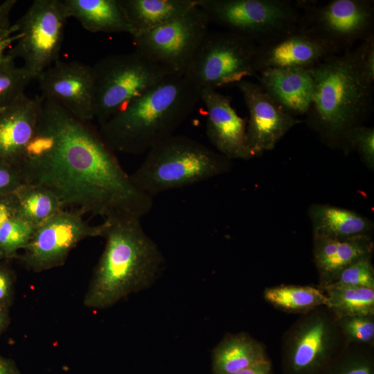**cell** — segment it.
I'll use <instances>...</instances> for the list:
<instances>
[{
  "instance_id": "cell-1",
  "label": "cell",
  "mask_w": 374,
  "mask_h": 374,
  "mask_svg": "<svg viewBox=\"0 0 374 374\" xmlns=\"http://www.w3.org/2000/svg\"><path fill=\"white\" fill-rule=\"evenodd\" d=\"M16 167L25 183L48 188L64 208L105 220L141 219L153 206L99 131L53 100L44 98L35 134Z\"/></svg>"
},
{
  "instance_id": "cell-2",
  "label": "cell",
  "mask_w": 374,
  "mask_h": 374,
  "mask_svg": "<svg viewBox=\"0 0 374 374\" xmlns=\"http://www.w3.org/2000/svg\"><path fill=\"white\" fill-rule=\"evenodd\" d=\"M200 94L201 89L184 74H170L100 125L99 132L114 152H147L175 134Z\"/></svg>"
},
{
  "instance_id": "cell-3",
  "label": "cell",
  "mask_w": 374,
  "mask_h": 374,
  "mask_svg": "<svg viewBox=\"0 0 374 374\" xmlns=\"http://www.w3.org/2000/svg\"><path fill=\"white\" fill-rule=\"evenodd\" d=\"M105 245L96 265L83 303L93 309L109 308L150 286L163 257L136 217L107 220Z\"/></svg>"
},
{
  "instance_id": "cell-4",
  "label": "cell",
  "mask_w": 374,
  "mask_h": 374,
  "mask_svg": "<svg viewBox=\"0 0 374 374\" xmlns=\"http://www.w3.org/2000/svg\"><path fill=\"white\" fill-rule=\"evenodd\" d=\"M308 70L314 82L308 121L328 143L344 147L350 130L372 112L373 85L358 73L350 50Z\"/></svg>"
},
{
  "instance_id": "cell-5",
  "label": "cell",
  "mask_w": 374,
  "mask_h": 374,
  "mask_svg": "<svg viewBox=\"0 0 374 374\" xmlns=\"http://www.w3.org/2000/svg\"><path fill=\"white\" fill-rule=\"evenodd\" d=\"M139 168L130 175L135 187L154 196L199 184L226 172L231 160L203 143L172 135L151 148Z\"/></svg>"
},
{
  "instance_id": "cell-6",
  "label": "cell",
  "mask_w": 374,
  "mask_h": 374,
  "mask_svg": "<svg viewBox=\"0 0 374 374\" xmlns=\"http://www.w3.org/2000/svg\"><path fill=\"white\" fill-rule=\"evenodd\" d=\"M94 119L99 125L170 74V71L136 51L112 54L93 66Z\"/></svg>"
},
{
  "instance_id": "cell-7",
  "label": "cell",
  "mask_w": 374,
  "mask_h": 374,
  "mask_svg": "<svg viewBox=\"0 0 374 374\" xmlns=\"http://www.w3.org/2000/svg\"><path fill=\"white\" fill-rule=\"evenodd\" d=\"M256 43L230 32H210L205 35L184 75L201 89L236 84L257 76Z\"/></svg>"
},
{
  "instance_id": "cell-8",
  "label": "cell",
  "mask_w": 374,
  "mask_h": 374,
  "mask_svg": "<svg viewBox=\"0 0 374 374\" xmlns=\"http://www.w3.org/2000/svg\"><path fill=\"white\" fill-rule=\"evenodd\" d=\"M210 22L256 44L299 24L297 3L288 0H195Z\"/></svg>"
},
{
  "instance_id": "cell-9",
  "label": "cell",
  "mask_w": 374,
  "mask_h": 374,
  "mask_svg": "<svg viewBox=\"0 0 374 374\" xmlns=\"http://www.w3.org/2000/svg\"><path fill=\"white\" fill-rule=\"evenodd\" d=\"M67 19L62 0L34 1L14 24L21 37L6 54L36 79L59 60Z\"/></svg>"
},
{
  "instance_id": "cell-10",
  "label": "cell",
  "mask_w": 374,
  "mask_h": 374,
  "mask_svg": "<svg viewBox=\"0 0 374 374\" xmlns=\"http://www.w3.org/2000/svg\"><path fill=\"white\" fill-rule=\"evenodd\" d=\"M340 330L333 316L321 310L308 312L285 337L284 374H324L338 353Z\"/></svg>"
},
{
  "instance_id": "cell-11",
  "label": "cell",
  "mask_w": 374,
  "mask_h": 374,
  "mask_svg": "<svg viewBox=\"0 0 374 374\" xmlns=\"http://www.w3.org/2000/svg\"><path fill=\"white\" fill-rule=\"evenodd\" d=\"M209 20L195 5L185 14L132 36L135 51L172 73L184 74L205 35Z\"/></svg>"
},
{
  "instance_id": "cell-12",
  "label": "cell",
  "mask_w": 374,
  "mask_h": 374,
  "mask_svg": "<svg viewBox=\"0 0 374 374\" xmlns=\"http://www.w3.org/2000/svg\"><path fill=\"white\" fill-rule=\"evenodd\" d=\"M109 226L105 220L91 225L78 210L63 209L37 226L20 258L24 265L40 272L64 264L71 251L87 238L104 237Z\"/></svg>"
},
{
  "instance_id": "cell-13",
  "label": "cell",
  "mask_w": 374,
  "mask_h": 374,
  "mask_svg": "<svg viewBox=\"0 0 374 374\" xmlns=\"http://www.w3.org/2000/svg\"><path fill=\"white\" fill-rule=\"evenodd\" d=\"M299 25L335 45L340 51L373 33L374 6L371 0L297 2Z\"/></svg>"
},
{
  "instance_id": "cell-14",
  "label": "cell",
  "mask_w": 374,
  "mask_h": 374,
  "mask_svg": "<svg viewBox=\"0 0 374 374\" xmlns=\"http://www.w3.org/2000/svg\"><path fill=\"white\" fill-rule=\"evenodd\" d=\"M333 44L299 24L256 44L258 73L274 68L310 69L340 53Z\"/></svg>"
},
{
  "instance_id": "cell-15",
  "label": "cell",
  "mask_w": 374,
  "mask_h": 374,
  "mask_svg": "<svg viewBox=\"0 0 374 374\" xmlns=\"http://www.w3.org/2000/svg\"><path fill=\"white\" fill-rule=\"evenodd\" d=\"M42 96L55 101L79 120L94 119L93 66L78 61L58 60L36 78Z\"/></svg>"
},
{
  "instance_id": "cell-16",
  "label": "cell",
  "mask_w": 374,
  "mask_h": 374,
  "mask_svg": "<svg viewBox=\"0 0 374 374\" xmlns=\"http://www.w3.org/2000/svg\"><path fill=\"white\" fill-rule=\"evenodd\" d=\"M235 84L249 114L246 137L252 157L274 149L290 129L302 123L280 107L258 83L244 79Z\"/></svg>"
},
{
  "instance_id": "cell-17",
  "label": "cell",
  "mask_w": 374,
  "mask_h": 374,
  "mask_svg": "<svg viewBox=\"0 0 374 374\" xmlns=\"http://www.w3.org/2000/svg\"><path fill=\"white\" fill-rule=\"evenodd\" d=\"M200 100L205 105L206 134L218 152L229 159H250L247 143V121L231 105V98L215 89H201Z\"/></svg>"
},
{
  "instance_id": "cell-18",
  "label": "cell",
  "mask_w": 374,
  "mask_h": 374,
  "mask_svg": "<svg viewBox=\"0 0 374 374\" xmlns=\"http://www.w3.org/2000/svg\"><path fill=\"white\" fill-rule=\"evenodd\" d=\"M43 100L24 93L0 108V159L16 166L33 137Z\"/></svg>"
},
{
  "instance_id": "cell-19",
  "label": "cell",
  "mask_w": 374,
  "mask_h": 374,
  "mask_svg": "<svg viewBox=\"0 0 374 374\" xmlns=\"http://www.w3.org/2000/svg\"><path fill=\"white\" fill-rule=\"evenodd\" d=\"M256 77L263 90L288 114L295 117L307 114L314 93V82L308 69H267Z\"/></svg>"
},
{
  "instance_id": "cell-20",
  "label": "cell",
  "mask_w": 374,
  "mask_h": 374,
  "mask_svg": "<svg viewBox=\"0 0 374 374\" xmlns=\"http://www.w3.org/2000/svg\"><path fill=\"white\" fill-rule=\"evenodd\" d=\"M313 255L321 287L331 282L344 268L371 256L373 242L370 236L337 239L313 235Z\"/></svg>"
},
{
  "instance_id": "cell-21",
  "label": "cell",
  "mask_w": 374,
  "mask_h": 374,
  "mask_svg": "<svg viewBox=\"0 0 374 374\" xmlns=\"http://www.w3.org/2000/svg\"><path fill=\"white\" fill-rule=\"evenodd\" d=\"M67 18L73 17L91 33H125L131 36L128 24L118 0H62Z\"/></svg>"
},
{
  "instance_id": "cell-22",
  "label": "cell",
  "mask_w": 374,
  "mask_h": 374,
  "mask_svg": "<svg viewBox=\"0 0 374 374\" xmlns=\"http://www.w3.org/2000/svg\"><path fill=\"white\" fill-rule=\"evenodd\" d=\"M264 346L244 332L228 334L212 353L213 374H235L269 360Z\"/></svg>"
},
{
  "instance_id": "cell-23",
  "label": "cell",
  "mask_w": 374,
  "mask_h": 374,
  "mask_svg": "<svg viewBox=\"0 0 374 374\" xmlns=\"http://www.w3.org/2000/svg\"><path fill=\"white\" fill-rule=\"evenodd\" d=\"M309 215L313 235L346 239L369 236L372 222L366 217L349 209L327 204H312Z\"/></svg>"
},
{
  "instance_id": "cell-24",
  "label": "cell",
  "mask_w": 374,
  "mask_h": 374,
  "mask_svg": "<svg viewBox=\"0 0 374 374\" xmlns=\"http://www.w3.org/2000/svg\"><path fill=\"white\" fill-rule=\"evenodd\" d=\"M134 35L157 28L195 6V0H118Z\"/></svg>"
},
{
  "instance_id": "cell-25",
  "label": "cell",
  "mask_w": 374,
  "mask_h": 374,
  "mask_svg": "<svg viewBox=\"0 0 374 374\" xmlns=\"http://www.w3.org/2000/svg\"><path fill=\"white\" fill-rule=\"evenodd\" d=\"M17 217L37 228L64 209L59 198L48 188L24 183L15 193Z\"/></svg>"
},
{
  "instance_id": "cell-26",
  "label": "cell",
  "mask_w": 374,
  "mask_h": 374,
  "mask_svg": "<svg viewBox=\"0 0 374 374\" xmlns=\"http://www.w3.org/2000/svg\"><path fill=\"white\" fill-rule=\"evenodd\" d=\"M265 299L274 306L293 312H306L326 306L328 299L321 288L312 286L285 285L267 287Z\"/></svg>"
},
{
  "instance_id": "cell-27",
  "label": "cell",
  "mask_w": 374,
  "mask_h": 374,
  "mask_svg": "<svg viewBox=\"0 0 374 374\" xmlns=\"http://www.w3.org/2000/svg\"><path fill=\"white\" fill-rule=\"evenodd\" d=\"M326 307L335 318L374 315V290L364 287H333L322 289Z\"/></svg>"
},
{
  "instance_id": "cell-28",
  "label": "cell",
  "mask_w": 374,
  "mask_h": 374,
  "mask_svg": "<svg viewBox=\"0 0 374 374\" xmlns=\"http://www.w3.org/2000/svg\"><path fill=\"white\" fill-rule=\"evenodd\" d=\"M33 78L21 66L6 53L0 59V108L25 93V89Z\"/></svg>"
},
{
  "instance_id": "cell-29",
  "label": "cell",
  "mask_w": 374,
  "mask_h": 374,
  "mask_svg": "<svg viewBox=\"0 0 374 374\" xmlns=\"http://www.w3.org/2000/svg\"><path fill=\"white\" fill-rule=\"evenodd\" d=\"M35 229L17 216L3 222L0 225V252L4 260L18 257V251L26 247Z\"/></svg>"
},
{
  "instance_id": "cell-30",
  "label": "cell",
  "mask_w": 374,
  "mask_h": 374,
  "mask_svg": "<svg viewBox=\"0 0 374 374\" xmlns=\"http://www.w3.org/2000/svg\"><path fill=\"white\" fill-rule=\"evenodd\" d=\"M324 374H374L371 353L360 348H346L339 353Z\"/></svg>"
},
{
  "instance_id": "cell-31",
  "label": "cell",
  "mask_w": 374,
  "mask_h": 374,
  "mask_svg": "<svg viewBox=\"0 0 374 374\" xmlns=\"http://www.w3.org/2000/svg\"><path fill=\"white\" fill-rule=\"evenodd\" d=\"M333 287H364L374 290V270L371 256L357 260L342 269L321 289Z\"/></svg>"
},
{
  "instance_id": "cell-32",
  "label": "cell",
  "mask_w": 374,
  "mask_h": 374,
  "mask_svg": "<svg viewBox=\"0 0 374 374\" xmlns=\"http://www.w3.org/2000/svg\"><path fill=\"white\" fill-rule=\"evenodd\" d=\"M346 343L371 345L374 339V315L335 318Z\"/></svg>"
},
{
  "instance_id": "cell-33",
  "label": "cell",
  "mask_w": 374,
  "mask_h": 374,
  "mask_svg": "<svg viewBox=\"0 0 374 374\" xmlns=\"http://www.w3.org/2000/svg\"><path fill=\"white\" fill-rule=\"evenodd\" d=\"M344 148L355 150L366 166L374 168V129L363 124L353 127L348 132Z\"/></svg>"
},
{
  "instance_id": "cell-34",
  "label": "cell",
  "mask_w": 374,
  "mask_h": 374,
  "mask_svg": "<svg viewBox=\"0 0 374 374\" xmlns=\"http://www.w3.org/2000/svg\"><path fill=\"white\" fill-rule=\"evenodd\" d=\"M354 64L362 78L369 84L374 83V34L361 41L359 46L352 51Z\"/></svg>"
},
{
  "instance_id": "cell-35",
  "label": "cell",
  "mask_w": 374,
  "mask_h": 374,
  "mask_svg": "<svg viewBox=\"0 0 374 374\" xmlns=\"http://www.w3.org/2000/svg\"><path fill=\"white\" fill-rule=\"evenodd\" d=\"M24 183L17 167L0 159V197L15 193Z\"/></svg>"
},
{
  "instance_id": "cell-36",
  "label": "cell",
  "mask_w": 374,
  "mask_h": 374,
  "mask_svg": "<svg viewBox=\"0 0 374 374\" xmlns=\"http://www.w3.org/2000/svg\"><path fill=\"white\" fill-rule=\"evenodd\" d=\"M0 261V306L10 308L15 296V274L6 262Z\"/></svg>"
},
{
  "instance_id": "cell-37",
  "label": "cell",
  "mask_w": 374,
  "mask_h": 374,
  "mask_svg": "<svg viewBox=\"0 0 374 374\" xmlns=\"http://www.w3.org/2000/svg\"><path fill=\"white\" fill-rule=\"evenodd\" d=\"M16 3V0H6L0 4V35L17 33L16 26L10 22V14Z\"/></svg>"
},
{
  "instance_id": "cell-38",
  "label": "cell",
  "mask_w": 374,
  "mask_h": 374,
  "mask_svg": "<svg viewBox=\"0 0 374 374\" xmlns=\"http://www.w3.org/2000/svg\"><path fill=\"white\" fill-rule=\"evenodd\" d=\"M17 201L15 193L0 197V225L17 215Z\"/></svg>"
},
{
  "instance_id": "cell-39",
  "label": "cell",
  "mask_w": 374,
  "mask_h": 374,
  "mask_svg": "<svg viewBox=\"0 0 374 374\" xmlns=\"http://www.w3.org/2000/svg\"><path fill=\"white\" fill-rule=\"evenodd\" d=\"M235 374H272L271 363L269 359L253 365Z\"/></svg>"
},
{
  "instance_id": "cell-40",
  "label": "cell",
  "mask_w": 374,
  "mask_h": 374,
  "mask_svg": "<svg viewBox=\"0 0 374 374\" xmlns=\"http://www.w3.org/2000/svg\"><path fill=\"white\" fill-rule=\"evenodd\" d=\"M21 37L20 33L0 35V59L2 58L8 49Z\"/></svg>"
},
{
  "instance_id": "cell-41",
  "label": "cell",
  "mask_w": 374,
  "mask_h": 374,
  "mask_svg": "<svg viewBox=\"0 0 374 374\" xmlns=\"http://www.w3.org/2000/svg\"><path fill=\"white\" fill-rule=\"evenodd\" d=\"M0 374H21L15 362L0 355Z\"/></svg>"
},
{
  "instance_id": "cell-42",
  "label": "cell",
  "mask_w": 374,
  "mask_h": 374,
  "mask_svg": "<svg viewBox=\"0 0 374 374\" xmlns=\"http://www.w3.org/2000/svg\"><path fill=\"white\" fill-rule=\"evenodd\" d=\"M9 309L0 306V336L7 329L10 322Z\"/></svg>"
},
{
  "instance_id": "cell-43",
  "label": "cell",
  "mask_w": 374,
  "mask_h": 374,
  "mask_svg": "<svg viewBox=\"0 0 374 374\" xmlns=\"http://www.w3.org/2000/svg\"><path fill=\"white\" fill-rule=\"evenodd\" d=\"M4 260V257L3 256V254L0 252V261Z\"/></svg>"
}]
</instances>
